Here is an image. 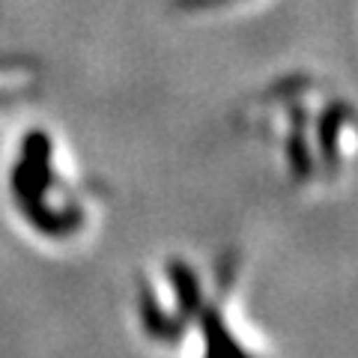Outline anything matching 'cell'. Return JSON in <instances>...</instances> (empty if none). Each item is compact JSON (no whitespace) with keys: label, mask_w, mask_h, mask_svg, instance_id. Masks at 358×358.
<instances>
[{"label":"cell","mask_w":358,"mask_h":358,"mask_svg":"<svg viewBox=\"0 0 358 358\" xmlns=\"http://www.w3.org/2000/svg\"><path fill=\"white\" fill-rule=\"evenodd\" d=\"M254 129L293 185H331L355 155L352 105L313 78L293 75L254 105Z\"/></svg>","instance_id":"6da1fadb"},{"label":"cell","mask_w":358,"mask_h":358,"mask_svg":"<svg viewBox=\"0 0 358 358\" xmlns=\"http://www.w3.org/2000/svg\"><path fill=\"white\" fill-rule=\"evenodd\" d=\"M134 313L143 338L164 350H192V341L203 338L200 352H242L227 322V281L185 257H171L141 278Z\"/></svg>","instance_id":"7a4b0ae2"},{"label":"cell","mask_w":358,"mask_h":358,"mask_svg":"<svg viewBox=\"0 0 358 358\" xmlns=\"http://www.w3.org/2000/svg\"><path fill=\"white\" fill-rule=\"evenodd\" d=\"M6 188L15 215L42 242H75L93 227V194L51 131L33 129L18 141Z\"/></svg>","instance_id":"3957f363"},{"label":"cell","mask_w":358,"mask_h":358,"mask_svg":"<svg viewBox=\"0 0 358 358\" xmlns=\"http://www.w3.org/2000/svg\"><path fill=\"white\" fill-rule=\"evenodd\" d=\"M36 87L39 72L30 69L24 60H0V117L24 105Z\"/></svg>","instance_id":"277c9868"},{"label":"cell","mask_w":358,"mask_h":358,"mask_svg":"<svg viewBox=\"0 0 358 358\" xmlns=\"http://www.w3.org/2000/svg\"><path fill=\"white\" fill-rule=\"evenodd\" d=\"M185 9L192 13H206V9H224V6H236L242 0H179Z\"/></svg>","instance_id":"5b68a950"}]
</instances>
